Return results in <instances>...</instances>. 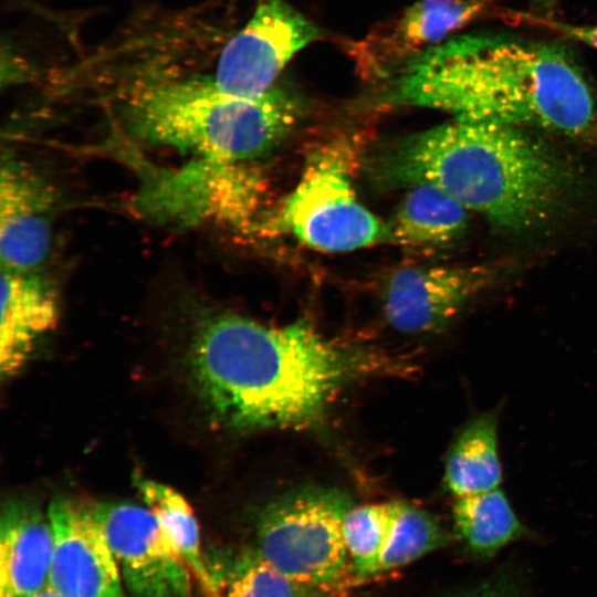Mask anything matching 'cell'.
I'll use <instances>...</instances> for the list:
<instances>
[{
  "label": "cell",
  "instance_id": "12",
  "mask_svg": "<svg viewBox=\"0 0 597 597\" xmlns=\"http://www.w3.org/2000/svg\"><path fill=\"white\" fill-rule=\"evenodd\" d=\"M48 514L54 532L49 588L60 597H127L91 505L57 498Z\"/></svg>",
  "mask_w": 597,
  "mask_h": 597
},
{
  "label": "cell",
  "instance_id": "1",
  "mask_svg": "<svg viewBox=\"0 0 597 597\" xmlns=\"http://www.w3.org/2000/svg\"><path fill=\"white\" fill-rule=\"evenodd\" d=\"M386 98L455 119L536 128L575 140L597 136V100L572 53L557 43L463 34L410 60Z\"/></svg>",
  "mask_w": 597,
  "mask_h": 597
},
{
  "label": "cell",
  "instance_id": "10",
  "mask_svg": "<svg viewBox=\"0 0 597 597\" xmlns=\"http://www.w3.org/2000/svg\"><path fill=\"white\" fill-rule=\"evenodd\" d=\"M496 0H419L397 18L348 44L356 70L366 78L397 74L410 60L484 17Z\"/></svg>",
  "mask_w": 597,
  "mask_h": 597
},
{
  "label": "cell",
  "instance_id": "25",
  "mask_svg": "<svg viewBox=\"0 0 597 597\" xmlns=\"http://www.w3.org/2000/svg\"><path fill=\"white\" fill-rule=\"evenodd\" d=\"M557 0H533V2L540 7L541 9H544L546 11H551L555 3H556Z\"/></svg>",
  "mask_w": 597,
  "mask_h": 597
},
{
  "label": "cell",
  "instance_id": "13",
  "mask_svg": "<svg viewBox=\"0 0 597 597\" xmlns=\"http://www.w3.org/2000/svg\"><path fill=\"white\" fill-rule=\"evenodd\" d=\"M54 196L30 168L4 158L0 180V256L2 268L32 271L45 259L51 241Z\"/></svg>",
  "mask_w": 597,
  "mask_h": 597
},
{
  "label": "cell",
  "instance_id": "7",
  "mask_svg": "<svg viewBox=\"0 0 597 597\" xmlns=\"http://www.w3.org/2000/svg\"><path fill=\"white\" fill-rule=\"evenodd\" d=\"M264 188L259 174L242 163L202 159L167 172L146 197L153 211L166 218L212 220L248 232L262 222Z\"/></svg>",
  "mask_w": 597,
  "mask_h": 597
},
{
  "label": "cell",
  "instance_id": "5",
  "mask_svg": "<svg viewBox=\"0 0 597 597\" xmlns=\"http://www.w3.org/2000/svg\"><path fill=\"white\" fill-rule=\"evenodd\" d=\"M353 507L337 489L310 488L283 495L256 522V551L281 574L308 589L335 587L348 554L343 522Z\"/></svg>",
  "mask_w": 597,
  "mask_h": 597
},
{
  "label": "cell",
  "instance_id": "8",
  "mask_svg": "<svg viewBox=\"0 0 597 597\" xmlns=\"http://www.w3.org/2000/svg\"><path fill=\"white\" fill-rule=\"evenodd\" d=\"M91 509L129 597H192L191 572L148 507L100 502Z\"/></svg>",
  "mask_w": 597,
  "mask_h": 597
},
{
  "label": "cell",
  "instance_id": "3",
  "mask_svg": "<svg viewBox=\"0 0 597 597\" xmlns=\"http://www.w3.org/2000/svg\"><path fill=\"white\" fill-rule=\"evenodd\" d=\"M383 161L394 185L434 186L513 233L553 220L577 179L565 159L523 128L455 118L400 142Z\"/></svg>",
  "mask_w": 597,
  "mask_h": 597
},
{
  "label": "cell",
  "instance_id": "22",
  "mask_svg": "<svg viewBox=\"0 0 597 597\" xmlns=\"http://www.w3.org/2000/svg\"><path fill=\"white\" fill-rule=\"evenodd\" d=\"M447 542L446 531L432 514L398 502L392 528L376 575L406 566Z\"/></svg>",
  "mask_w": 597,
  "mask_h": 597
},
{
  "label": "cell",
  "instance_id": "26",
  "mask_svg": "<svg viewBox=\"0 0 597 597\" xmlns=\"http://www.w3.org/2000/svg\"><path fill=\"white\" fill-rule=\"evenodd\" d=\"M34 597H60V596L55 594L51 588L48 587L46 589H44L43 591H41Z\"/></svg>",
  "mask_w": 597,
  "mask_h": 597
},
{
  "label": "cell",
  "instance_id": "18",
  "mask_svg": "<svg viewBox=\"0 0 597 597\" xmlns=\"http://www.w3.org/2000/svg\"><path fill=\"white\" fill-rule=\"evenodd\" d=\"M452 519L458 537L480 559L493 557L527 532L500 488L454 498Z\"/></svg>",
  "mask_w": 597,
  "mask_h": 597
},
{
  "label": "cell",
  "instance_id": "15",
  "mask_svg": "<svg viewBox=\"0 0 597 597\" xmlns=\"http://www.w3.org/2000/svg\"><path fill=\"white\" fill-rule=\"evenodd\" d=\"M57 298L51 283L32 271L2 268L0 373L15 375L36 343L57 321Z\"/></svg>",
  "mask_w": 597,
  "mask_h": 597
},
{
  "label": "cell",
  "instance_id": "20",
  "mask_svg": "<svg viewBox=\"0 0 597 597\" xmlns=\"http://www.w3.org/2000/svg\"><path fill=\"white\" fill-rule=\"evenodd\" d=\"M136 485L165 535L196 582L207 591L209 574L206 556L201 549L199 527L190 505L182 495L163 483L139 479Z\"/></svg>",
  "mask_w": 597,
  "mask_h": 597
},
{
  "label": "cell",
  "instance_id": "2",
  "mask_svg": "<svg viewBox=\"0 0 597 597\" xmlns=\"http://www.w3.org/2000/svg\"><path fill=\"white\" fill-rule=\"evenodd\" d=\"M366 364L305 322L270 326L239 315L205 323L189 354L200 398L237 430L318 425Z\"/></svg>",
  "mask_w": 597,
  "mask_h": 597
},
{
  "label": "cell",
  "instance_id": "24",
  "mask_svg": "<svg viewBox=\"0 0 597 597\" xmlns=\"http://www.w3.org/2000/svg\"><path fill=\"white\" fill-rule=\"evenodd\" d=\"M467 597H513V594L502 586L488 585L469 594Z\"/></svg>",
  "mask_w": 597,
  "mask_h": 597
},
{
  "label": "cell",
  "instance_id": "17",
  "mask_svg": "<svg viewBox=\"0 0 597 597\" xmlns=\"http://www.w3.org/2000/svg\"><path fill=\"white\" fill-rule=\"evenodd\" d=\"M468 212L434 186H412L388 226V240L408 248L450 244L464 233Z\"/></svg>",
  "mask_w": 597,
  "mask_h": 597
},
{
  "label": "cell",
  "instance_id": "11",
  "mask_svg": "<svg viewBox=\"0 0 597 597\" xmlns=\"http://www.w3.org/2000/svg\"><path fill=\"white\" fill-rule=\"evenodd\" d=\"M486 265H409L395 271L384 291L388 324L423 334L449 324L494 280Z\"/></svg>",
  "mask_w": 597,
  "mask_h": 597
},
{
  "label": "cell",
  "instance_id": "6",
  "mask_svg": "<svg viewBox=\"0 0 597 597\" xmlns=\"http://www.w3.org/2000/svg\"><path fill=\"white\" fill-rule=\"evenodd\" d=\"M353 149L334 142L314 150L275 218L261 230H281L304 245L346 252L388 239V226L358 199L352 182Z\"/></svg>",
  "mask_w": 597,
  "mask_h": 597
},
{
  "label": "cell",
  "instance_id": "9",
  "mask_svg": "<svg viewBox=\"0 0 597 597\" xmlns=\"http://www.w3.org/2000/svg\"><path fill=\"white\" fill-rule=\"evenodd\" d=\"M318 29L283 0H260L248 23L223 48L213 82L226 92L256 97L269 92L292 56Z\"/></svg>",
  "mask_w": 597,
  "mask_h": 597
},
{
  "label": "cell",
  "instance_id": "4",
  "mask_svg": "<svg viewBox=\"0 0 597 597\" xmlns=\"http://www.w3.org/2000/svg\"><path fill=\"white\" fill-rule=\"evenodd\" d=\"M130 129L156 145L192 153L201 159L242 163L274 147L300 116L286 92L256 97L220 88L213 80L154 84L126 106Z\"/></svg>",
  "mask_w": 597,
  "mask_h": 597
},
{
  "label": "cell",
  "instance_id": "21",
  "mask_svg": "<svg viewBox=\"0 0 597 597\" xmlns=\"http://www.w3.org/2000/svg\"><path fill=\"white\" fill-rule=\"evenodd\" d=\"M398 502L353 506L343 522V538L354 574L359 578L376 575L388 542Z\"/></svg>",
  "mask_w": 597,
  "mask_h": 597
},
{
  "label": "cell",
  "instance_id": "19",
  "mask_svg": "<svg viewBox=\"0 0 597 597\" xmlns=\"http://www.w3.org/2000/svg\"><path fill=\"white\" fill-rule=\"evenodd\" d=\"M209 574V597H311L310 589L300 586L270 565L256 551L206 556Z\"/></svg>",
  "mask_w": 597,
  "mask_h": 597
},
{
  "label": "cell",
  "instance_id": "14",
  "mask_svg": "<svg viewBox=\"0 0 597 597\" xmlns=\"http://www.w3.org/2000/svg\"><path fill=\"white\" fill-rule=\"evenodd\" d=\"M54 532L48 512L9 501L0 517V597H34L49 587Z\"/></svg>",
  "mask_w": 597,
  "mask_h": 597
},
{
  "label": "cell",
  "instance_id": "23",
  "mask_svg": "<svg viewBox=\"0 0 597 597\" xmlns=\"http://www.w3.org/2000/svg\"><path fill=\"white\" fill-rule=\"evenodd\" d=\"M505 20L523 23L549 31L557 32L564 36L579 41L597 50V25H579L567 22L555 21L546 17L525 12L502 13Z\"/></svg>",
  "mask_w": 597,
  "mask_h": 597
},
{
  "label": "cell",
  "instance_id": "16",
  "mask_svg": "<svg viewBox=\"0 0 597 597\" xmlns=\"http://www.w3.org/2000/svg\"><path fill=\"white\" fill-rule=\"evenodd\" d=\"M500 408L469 420L451 443L444 463L443 482L454 498L500 488L503 479L499 454Z\"/></svg>",
  "mask_w": 597,
  "mask_h": 597
},
{
  "label": "cell",
  "instance_id": "27",
  "mask_svg": "<svg viewBox=\"0 0 597 597\" xmlns=\"http://www.w3.org/2000/svg\"><path fill=\"white\" fill-rule=\"evenodd\" d=\"M311 597H314V596H311Z\"/></svg>",
  "mask_w": 597,
  "mask_h": 597
}]
</instances>
